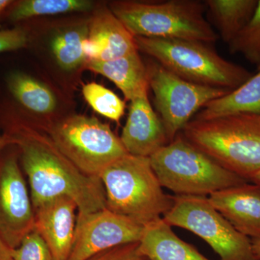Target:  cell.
<instances>
[{
	"mask_svg": "<svg viewBox=\"0 0 260 260\" xmlns=\"http://www.w3.org/2000/svg\"><path fill=\"white\" fill-rule=\"evenodd\" d=\"M35 211L18 160L13 155L0 162V237L10 249L18 247L34 230Z\"/></svg>",
	"mask_w": 260,
	"mask_h": 260,
	"instance_id": "8fae6325",
	"label": "cell"
},
{
	"mask_svg": "<svg viewBox=\"0 0 260 260\" xmlns=\"http://www.w3.org/2000/svg\"><path fill=\"white\" fill-rule=\"evenodd\" d=\"M10 249H11L0 237V260H9L11 258Z\"/></svg>",
	"mask_w": 260,
	"mask_h": 260,
	"instance_id": "83f0119b",
	"label": "cell"
},
{
	"mask_svg": "<svg viewBox=\"0 0 260 260\" xmlns=\"http://www.w3.org/2000/svg\"><path fill=\"white\" fill-rule=\"evenodd\" d=\"M139 249L149 260H210L178 237L162 218L145 226Z\"/></svg>",
	"mask_w": 260,
	"mask_h": 260,
	"instance_id": "e0dca14e",
	"label": "cell"
},
{
	"mask_svg": "<svg viewBox=\"0 0 260 260\" xmlns=\"http://www.w3.org/2000/svg\"><path fill=\"white\" fill-rule=\"evenodd\" d=\"M144 229L107 208L93 213H78L68 260H86L116 246L138 242Z\"/></svg>",
	"mask_w": 260,
	"mask_h": 260,
	"instance_id": "30bf717a",
	"label": "cell"
},
{
	"mask_svg": "<svg viewBox=\"0 0 260 260\" xmlns=\"http://www.w3.org/2000/svg\"><path fill=\"white\" fill-rule=\"evenodd\" d=\"M120 140L128 153L148 158L169 143L164 124L150 105L148 94L130 102Z\"/></svg>",
	"mask_w": 260,
	"mask_h": 260,
	"instance_id": "4fadbf2b",
	"label": "cell"
},
{
	"mask_svg": "<svg viewBox=\"0 0 260 260\" xmlns=\"http://www.w3.org/2000/svg\"><path fill=\"white\" fill-rule=\"evenodd\" d=\"M84 99L94 111L114 121H119L124 114L125 104L112 90L100 84L89 83L83 88Z\"/></svg>",
	"mask_w": 260,
	"mask_h": 260,
	"instance_id": "603a6c76",
	"label": "cell"
},
{
	"mask_svg": "<svg viewBox=\"0 0 260 260\" xmlns=\"http://www.w3.org/2000/svg\"><path fill=\"white\" fill-rule=\"evenodd\" d=\"M109 9L134 37L185 39L214 44L218 34L205 16L204 2L114 1Z\"/></svg>",
	"mask_w": 260,
	"mask_h": 260,
	"instance_id": "277c9868",
	"label": "cell"
},
{
	"mask_svg": "<svg viewBox=\"0 0 260 260\" xmlns=\"http://www.w3.org/2000/svg\"><path fill=\"white\" fill-rule=\"evenodd\" d=\"M8 142L20 148L34 209L59 197L73 200L79 213L107 208L105 190L100 178L80 172L49 137L23 126L10 135Z\"/></svg>",
	"mask_w": 260,
	"mask_h": 260,
	"instance_id": "6da1fadb",
	"label": "cell"
},
{
	"mask_svg": "<svg viewBox=\"0 0 260 260\" xmlns=\"http://www.w3.org/2000/svg\"><path fill=\"white\" fill-rule=\"evenodd\" d=\"M211 205L233 226L247 237H260V187L249 182L214 192Z\"/></svg>",
	"mask_w": 260,
	"mask_h": 260,
	"instance_id": "9a60e30c",
	"label": "cell"
},
{
	"mask_svg": "<svg viewBox=\"0 0 260 260\" xmlns=\"http://www.w3.org/2000/svg\"><path fill=\"white\" fill-rule=\"evenodd\" d=\"M88 23L85 42L87 61L113 60L138 51L135 37L109 8H99Z\"/></svg>",
	"mask_w": 260,
	"mask_h": 260,
	"instance_id": "5bb4252c",
	"label": "cell"
},
{
	"mask_svg": "<svg viewBox=\"0 0 260 260\" xmlns=\"http://www.w3.org/2000/svg\"><path fill=\"white\" fill-rule=\"evenodd\" d=\"M113 213L146 226L170 210L173 196L164 192L150 158L127 153L99 175Z\"/></svg>",
	"mask_w": 260,
	"mask_h": 260,
	"instance_id": "3957f363",
	"label": "cell"
},
{
	"mask_svg": "<svg viewBox=\"0 0 260 260\" xmlns=\"http://www.w3.org/2000/svg\"><path fill=\"white\" fill-rule=\"evenodd\" d=\"M250 181L253 184H256V185L259 186L260 187V170L253 176Z\"/></svg>",
	"mask_w": 260,
	"mask_h": 260,
	"instance_id": "4dcf8cb0",
	"label": "cell"
},
{
	"mask_svg": "<svg viewBox=\"0 0 260 260\" xmlns=\"http://www.w3.org/2000/svg\"><path fill=\"white\" fill-rule=\"evenodd\" d=\"M240 114L260 115V69L239 88L208 103L194 119L208 120Z\"/></svg>",
	"mask_w": 260,
	"mask_h": 260,
	"instance_id": "d6986e66",
	"label": "cell"
},
{
	"mask_svg": "<svg viewBox=\"0 0 260 260\" xmlns=\"http://www.w3.org/2000/svg\"><path fill=\"white\" fill-rule=\"evenodd\" d=\"M10 256L14 260H54L47 244L35 230L27 234L18 247L10 249Z\"/></svg>",
	"mask_w": 260,
	"mask_h": 260,
	"instance_id": "d4e9b609",
	"label": "cell"
},
{
	"mask_svg": "<svg viewBox=\"0 0 260 260\" xmlns=\"http://www.w3.org/2000/svg\"><path fill=\"white\" fill-rule=\"evenodd\" d=\"M51 140L78 169L91 177L127 154L110 126L95 117L72 115L61 119L49 131Z\"/></svg>",
	"mask_w": 260,
	"mask_h": 260,
	"instance_id": "52a82bcc",
	"label": "cell"
},
{
	"mask_svg": "<svg viewBox=\"0 0 260 260\" xmlns=\"http://www.w3.org/2000/svg\"><path fill=\"white\" fill-rule=\"evenodd\" d=\"M149 87L169 143L208 103L232 90L198 85L183 79L159 64L148 68Z\"/></svg>",
	"mask_w": 260,
	"mask_h": 260,
	"instance_id": "9c48e42d",
	"label": "cell"
},
{
	"mask_svg": "<svg viewBox=\"0 0 260 260\" xmlns=\"http://www.w3.org/2000/svg\"><path fill=\"white\" fill-rule=\"evenodd\" d=\"M2 144V141H1V138H0V147H1Z\"/></svg>",
	"mask_w": 260,
	"mask_h": 260,
	"instance_id": "1f68e13d",
	"label": "cell"
},
{
	"mask_svg": "<svg viewBox=\"0 0 260 260\" xmlns=\"http://www.w3.org/2000/svg\"><path fill=\"white\" fill-rule=\"evenodd\" d=\"M8 88L25 109L38 114H51L57 107V99L49 87L21 72H13L7 78Z\"/></svg>",
	"mask_w": 260,
	"mask_h": 260,
	"instance_id": "ffe728a7",
	"label": "cell"
},
{
	"mask_svg": "<svg viewBox=\"0 0 260 260\" xmlns=\"http://www.w3.org/2000/svg\"><path fill=\"white\" fill-rule=\"evenodd\" d=\"M78 210L68 197L49 200L34 209V230L50 249L54 260H68L74 242Z\"/></svg>",
	"mask_w": 260,
	"mask_h": 260,
	"instance_id": "7c38bea8",
	"label": "cell"
},
{
	"mask_svg": "<svg viewBox=\"0 0 260 260\" xmlns=\"http://www.w3.org/2000/svg\"><path fill=\"white\" fill-rule=\"evenodd\" d=\"M182 135L219 165L247 181L260 170V115L193 119L183 128Z\"/></svg>",
	"mask_w": 260,
	"mask_h": 260,
	"instance_id": "7a4b0ae2",
	"label": "cell"
},
{
	"mask_svg": "<svg viewBox=\"0 0 260 260\" xmlns=\"http://www.w3.org/2000/svg\"><path fill=\"white\" fill-rule=\"evenodd\" d=\"M9 260H14V259H12V258H10V259Z\"/></svg>",
	"mask_w": 260,
	"mask_h": 260,
	"instance_id": "d6a6232c",
	"label": "cell"
},
{
	"mask_svg": "<svg viewBox=\"0 0 260 260\" xmlns=\"http://www.w3.org/2000/svg\"><path fill=\"white\" fill-rule=\"evenodd\" d=\"M94 5L89 0H23L13 6L9 18L12 21H20L34 17L83 13L93 10Z\"/></svg>",
	"mask_w": 260,
	"mask_h": 260,
	"instance_id": "7402d4cb",
	"label": "cell"
},
{
	"mask_svg": "<svg viewBox=\"0 0 260 260\" xmlns=\"http://www.w3.org/2000/svg\"><path fill=\"white\" fill-rule=\"evenodd\" d=\"M28 37L21 28L0 30V53L18 50L26 47Z\"/></svg>",
	"mask_w": 260,
	"mask_h": 260,
	"instance_id": "4316f807",
	"label": "cell"
},
{
	"mask_svg": "<svg viewBox=\"0 0 260 260\" xmlns=\"http://www.w3.org/2000/svg\"><path fill=\"white\" fill-rule=\"evenodd\" d=\"M162 219L172 227L182 228L203 239L220 260H255L251 239L238 232L208 197L174 195L172 208Z\"/></svg>",
	"mask_w": 260,
	"mask_h": 260,
	"instance_id": "ba28073f",
	"label": "cell"
},
{
	"mask_svg": "<svg viewBox=\"0 0 260 260\" xmlns=\"http://www.w3.org/2000/svg\"><path fill=\"white\" fill-rule=\"evenodd\" d=\"M204 3L208 22L229 44L249 23L258 0H205Z\"/></svg>",
	"mask_w": 260,
	"mask_h": 260,
	"instance_id": "ac0fdd59",
	"label": "cell"
},
{
	"mask_svg": "<svg viewBox=\"0 0 260 260\" xmlns=\"http://www.w3.org/2000/svg\"><path fill=\"white\" fill-rule=\"evenodd\" d=\"M253 255L255 260H260V237L251 239Z\"/></svg>",
	"mask_w": 260,
	"mask_h": 260,
	"instance_id": "f1b7e54d",
	"label": "cell"
},
{
	"mask_svg": "<svg viewBox=\"0 0 260 260\" xmlns=\"http://www.w3.org/2000/svg\"><path fill=\"white\" fill-rule=\"evenodd\" d=\"M139 51L107 61H87L86 69L106 77L115 84L126 100L148 94V68L140 57Z\"/></svg>",
	"mask_w": 260,
	"mask_h": 260,
	"instance_id": "2e32d148",
	"label": "cell"
},
{
	"mask_svg": "<svg viewBox=\"0 0 260 260\" xmlns=\"http://www.w3.org/2000/svg\"><path fill=\"white\" fill-rule=\"evenodd\" d=\"M150 160L162 187L176 195L208 197L249 182L219 165L182 135L155 152Z\"/></svg>",
	"mask_w": 260,
	"mask_h": 260,
	"instance_id": "8992f818",
	"label": "cell"
},
{
	"mask_svg": "<svg viewBox=\"0 0 260 260\" xmlns=\"http://www.w3.org/2000/svg\"><path fill=\"white\" fill-rule=\"evenodd\" d=\"M228 45L231 54H242L260 69V0L249 23Z\"/></svg>",
	"mask_w": 260,
	"mask_h": 260,
	"instance_id": "cb8c5ba5",
	"label": "cell"
},
{
	"mask_svg": "<svg viewBox=\"0 0 260 260\" xmlns=\"http://www.w3.org/2000/svg\"><path fill=\"white\" fill-rule=\"evenodd\" d=\"M86 260H149L140 252L139 242L112 248Z\"/></svg>",
	"mask_w": 260,
	"mask_h": 260,
	"instance_id": "484cf974",
	"label": "cell"
},
{
	"mask_svg": "<svg viewBox=\"0 0 260 260\" xmlns=\"http://www.w3.org/2000/svg\"><path fill=\"white\" fill-rule=\"evenodd\" d=\"M88 21L58 32L51 42L53 55L65 71L76 70L87 61L85 42L88 38Z\"/></svg>",
	"mask_w": 260,
	"mask_h": 260,
	"instance_id": "44dd1931",
	"label": "cell"
},
{
	"mask_svg": "<svg viewBox=\"0 0 260 260\" xmlns=\"http://www.w3.org/2000/svg\"><path fill=\"white\" fill-rule=\"evenodd\" d=\"M135 40L138 51L191 83L234 90L253 76L246 68L222 57L211 44L162 38L138 37Z\"/></svg>",
	"mask_w": 260,
	"mask_h": 260,
	"instance_id": "5b68a950",
	"label": "cell"
},
{
	"mask_svg": "<svg viewBox=\"0 0 260 260\" xmlns=\"http://www.w3.org/2000/svg\"><path fill=\"white\" fill-rule=\"evenodd\" d=\"M14 2L11 0H0V16L4 13L7 8H9L10 5L13 4Z\"/></svg>",
	"mask_w": 260,
	"mask_h": 260,
	"instance_id": "f546056e",
	"label": "cell"
}]
</instances>
